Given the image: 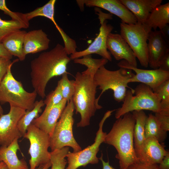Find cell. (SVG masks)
Masks as SVG:
<instances>
[{
  "label": "cell",
  "mask_w": 169,
  "mask_h": 169,
  "mask_svg": "<svg viewBox=\"0 0 169 169\" xmlns=\"http://www.w3.org/2000/svg\"><path fill=\"white\" fill-rule=\"evenodd\" d=\"M23 137L28 139L30 144L28 151L30 156L29 169H36L50 161V152L48 151L50 144L48 134L31 124Z\"/></svg>",
  "instance_id": "obj_9"
},
{
  "label": "cell",
  "mask_w": 169,
  "mask_h": 169,
  "mask_svg": "<svg viewBox=\"0 0 169 169\" xmlns=\"http://www.w3.org/2000/svg\"><path fill=\"white\" fill-rule=\"evenodd\" d=\"M108 61L107 59L103 58L100 59L93 58L91 55L84 56L81 59L74 60V63L85 66L87 69L83 72L93 76H94L100 67L105 66Z\"/></svg>",
  "instance_id": "obj_28"
},
{
  "label": "cell",
  "mask_w": 169,
  "mask_h": 169,
  "mask_svg": "<svg viewBox=\"0 0 169 169\" xmlns=\"http://www.w3.org/2000/svg\"><path fill=\"white\" fill-rule=\"evenodd\" d=\"M135 74L131 69L120 68L114 71L109 70L105 66L100 67L94 76V82L101 90L96 98L97 102L103 93L111 90L113 92L115 100L118 102L123 101L125 95L127 88H130L128 84Z\"/></svg>",
  "instance_id": "obj_6"
},
{
  "label": "cell",
  "mask_w": 169,
  "mask_h": 169,
  "mask_svg": "<svg viewBox=\"0 0 169 169\" xmlns=\"http://www.w3.org/2000/svg\"><path fill=\"white\" fill-rule=\"evenodd\" d=\"M135 119L132 113L128 112L117 119L104 142L113 146L117 153L120 169H127L139 161L134 147L133 133Z\"/></svg>",
  "instance_id": "obj_2"
},
{
  "label": "cell",
  "mask_w": 169,
  "mask_h": 169,
  "mask_svg": "<svg viewBox=\"0 0 169 169\" xmlns=\"http://www.w3.org/2000/svg\"><path fill=\"white\" fill-rule=\"evenodd\" d=\"M12 62L10 60L0 58V83L7 74L9 66Z\"/></svg>",
  "instance_id": "obj_35"
},
{
  "label": "cell",
  "mask_w": 169,
  "mask_h": 169,
  "mask_svg": "<svg viewBox=\"0 0 169 169\" xmlns=\"http://www.w3.org/2000/svg\"><path fill=\"white\" fill-rule=\"evenodd\" d=\"M74 107L73 100L67 102L59 120L50 136V146L51 151L66 146L73 149V152L82 150L73 136V128Z\"/></svg>",
  "instance_id": "obj_7"
},
{
  "label": "cell",
  "mask_w": 169,
  "mask_h": 169,
  "mask_svg": "<svg viewBox=\"0 0 169 169\" xmlns=\"http://www.w3.org/2000/svg\"><path fill=\"white\" fill-rule=\"evenodd\" d=\"M147 41L148 65L153 69H158L161 59L169 51L168 47L160 30H151Z\"/></svg>",
  "instance_id": "obj_17"
},
{
  "label": "cell",
  "mask_w": 169,
  "mask_h": 169,
  "mask_svg": "<svg viewBox=\"0 0 169 169\" xmlns=\"http://www.w3.org/2000/svg\"><path fill=\"white\" fill-rule=\"evenodd\" d=\"M3 110L0 104V115L3 114Z\"/></svg>",
  "instance_id": "obj_43"
},
{
  "label": "cell",
  "mask_w": 169,
  "mask_h": 169,
  "mask_svg": "<svg viewBox=\"0 0 169 169\" xmlns=\"http://www.w3.org/2000/svg\"><path fill=\"white\" fill-rule=\"evenodd\" d=\"M146 139L152 137L156 139L160 143H162L167 136V132L160 127L154 115H149L146 119L145 129Z\"/></svg>",
  "instance_id": "obj_26"
},
{
  "label": "cell",
  "mask_w": 169,
  "mask_h": 169,
  "mask_svg": "<svg viewBox=\"0 0 169 169\" xmlns=\"http://www.w3.org/2000/svg\"><path fill=\"white\" fill-rule=\"evenodd\" d=\"M14 60L10 64L7 72L0 83V104L8 103L26 110H31L34 107L37 94L35 91L29 92L23 88L20 81L17 80L11 72L13 64L19 61Z\"/></svg>",
  "instance_id": "obj_5"
},
{
  "label": "cell",
  "mask_w": 169,
  "mask_h": 169,
  "mask_svg": "<svg viewBox=\"0 0 169 169\" xmlns=\"http://www.w3.org/2000/svg\"><path fill=\"white\" fill-rule=\"evenodd\" d=\"M135 16L137 23L143 24L151 13L162 0H119Z\"/></svg>",
  "instance_id": "obj_19"
},
{
  "label": "cell",
  "mask_w": 169,
  "mask_h": 169,
  "mask_svg": "<svg viewBox=\"0 0 169 169\" xmlns=\"http://www.w3.org/2000/svg\"><path fill=\"white\" fill-rule=\"evenodd\" d=\"M161 100V114L169 115V79L164 81L153 90Z\"/></svg>",
  "instance_id": "obj_29"
},
{
  "label": "cell",
  "mask_w": 169,
  "mask_h": 169,
  "mask_svg": "<svg viewBox=\"0 0 169 169\" xmlns=\"http://www.w3.org/2000/svg\"><path fill=\"white\" fill-rule=\"evenodd\" d=\"M44 100L46 107L44 110H48L53 106L59 103L63 100V98L60 87L58 83L57 85L54 90L51 92L47 96Z\"/></svg>",
  "instance_id": "obj_33"
},
{
  "label": "cell",
  "mask_w": 169,
  "mask_h": 169,
  "mask_svg": "<svg viewBox=\"0 0 169 169\" xmlns=\"http://www.w3.org/2000/svg\"><path fill=\"white\" fill-rule=\"evenodd\" d=\"M103 157V155L102 153H101V156L99 158V159L101 161L102 164V169H116L110 165L109 161L107 162L105 161Z\"/></svg>",
  "instance_id": "obj_41"
},
{
  "label": "cell",
  "mask_w": 169,
  "mask_h": 169,
  "mask_svg": "<svg viewBox=\"0 0 169 169\" xmlns=\"http://www.w3.org/2000/svg\"><path fill=\"white\" fill-rule=\"evenodd\" d=\"M120 35L129 45L141 65L148 66L147 43L148 33L143 24L137 23L128 24L121 22L120 24Z\"/></svg>",
  "instance_id": "obj_8"
},
{
  "label": "cell",
  "mask_w": 169,
  "mask_h": 169,
  "mask_svg": "<svg viewBox=\"0 0 169 169\" xmlns=\"http://www.w3.org/2000/svg\"><path fill=\"white\" fill-rule=\"evenodd\" d=\"M51 166V163L50 161L49 162L44 165L39 166L37 167L36 169H48Z\"/></svg>",
  "instance_id": "obj_42"
},
{
  "label": "cell",
  "mask_w": 169,
  "mask_h": 169,
  "mask_svg": "<svg viewBox=\"0 0 169 169\" xmlns=\"http://www.w3.org/2000/svg\"><path fill=\"white\" fill-rule=\"evenodd\" d=\"M22 28H24L23 26L18 21L3 20L0 18V43L9 34Z\"/></svg>",
  "instance_id": "obj_32"
},
{
  "label": "cell",
  "mask_w": 169,
  "mask_h": 169,
  "mask_svg": "<svg viewBox=\"0 0 169 169\" xmlns=\"http://www.w3.org/2000/svg\"><path fill=\"white\" fill-rule=\"evenodd\" d=\"M120 68L131 69L135 72L134 76L130 79L131 82H140L151 88L153 91L166 80L169 79V72L159 69H144L134 67L125 60H121L117 64Z\"/></svg>",
  "instance_id": "obj_12"
},
{
  "label": "cell",
  "mask_w": 169,
  "mask_h": 169,
  "mask_svg": "<svg viewBox=\"0 0 169 169\" xmlns=\"http://www.w3.org/2000/svg\"><path fill=\"white\" fill-rule=\"evenodd\" d=\"M106 47L116 60H125L137 67L136 58L133 51L120 34L110 33L107 38Z\"/></svg>",
  "instance_id": "obj_15"
},
{
  "label": "cell",
  "mask_w": 169,
  "mask_h": 169,
  "mask_svg": "<svg viewBox=\"0 0 169 169\" xmlns=\"http://www.w3.org/2000/svg\"><path fill=\"white\" fill-rule=\"evenodd\" d=\"M75 91L72 100L76 114L79 113L80 121L77 127H83L90 125L92 117L97 110L102 107L97 102L96 88L94 76L83 72H77L74 80Z\"/></svg>",
  "instance_id": "obj_3"
},
{
  "label": "cell",
  "mask_w": 169,
  "mask_h": 169,
  "mask_svg": "<svg viewBox=\"0 0 169 169\" xmlns=\"http://www.w3.org/2000/svg\"><path fill=\"white\" fill-rule=\"evenodd\" d=\"M100 23L99 33L93 42L86 49L81 51H76L71 54V60H74L92 54H96L108 61H112L111 55L107 48L106 40L108 35L113 30V27L111 24H107L106 20L100 22Z\"/></svg>",
  "instance_id": "obj_13"
},
{
  "label": "cell",
  "mask_w": 169,
  "mask_h": 169,
  "mask_svg": "<svg viewBox=\"0 0 169 169\" xmlns=\"http://www.w3.org/2000/svg\"><path fill=\"white\" fill-rule=\"evenodd\" d=\"M136 120L133 137L134 147L136 154L140 150L144 141L145 125L147 116L143 110L132 112Z\"/></svg>",
  "instance_id": "obj_25"
},
{
  "label": "cell",
  "mask_w": 169,
  "mask_h": 169,
  "mask_svg": "<svg viewBox=\"0 0 169 169\" xmlns=\"http://www.w3.org/2000/svg\"><path fill=\"white\" fill-rule=\"evenodd\" d=\"M0 58L10 60L13 58V56L8 52L2 43H0Z\"/></svg>",
  "instance_id": "obj_38"
},
{
  "label": "cell",
  "mask_w": 169,
  "mask_h": 169,
  "mask_svg": "<svg viewBox=\"0 0 169 169\" xmlns=\"http://www.w3.org/2000/svg\"><path fill=\"white\" fill-rule=\"evenodd\" d=\"M67 103L66 100L63 99L59 103L48 110L44 111L40 115L33 120L31 124L48 134L50 136Z\"/></svg>",
  "instance_id": "obj_18"
},
{
  "label": "cell",
  "mask_w": 169,
  "mask_h": 169,
  "mask_svg": "<svg viewBox=\"0 0 169 169\" xmlns=\"http://www.w3.org/2000/svg\"><path fill=\"white\" fill-rule=\"evenodd\" d=\"M50 40L47 34L42 29L27 32L24 38L23 50L26 56L47 50Z\"/></svg>",
  "instance_id": "obj_20"
},
{
  "label": "cell",
  "mask_w": 169,
  "mask_h": 169,
  "mask_svg": "<svg viewBox=\"0 0 169 169\" xmlns=\"http://www.w3.org/2000/svg\"><path fill=\"white\" fill-rule=\"evenodd\" d=\"M160 169H169V151H168L158 165Z\"/></svg>",
  "instance_id": "obj_39"
},
{
  "label": "cell",
  "mask_w": 169,
  "mask_h": 169,
  "mask_svg": "<svg viewBox=\"0 0 169 169\" xmlns=\"http://www.w3.org/2000/svg\"><path fill=\"white\" fill-rule=\"evenodd\" d=\"M154 116L162 129L167 132L169 131V115L155 113Z\"/></svg>",
  "instance_id": "obj_34"
},
{
  "label": "cell",
  "mask_w": 169,
  "mask_h": 169,
  "mask_svg": "<svg viewBox=\"0 0 169 169\" xmlns=\"http://www.w3.org/2000/svg\"><path fill=\"white\" fill-rule=\"evenodd\" d=\"M0 169H8V167L6 164L3 166L0 167Z\"/></svg>",
  "instance_id": "obj_44"
},
{
  "label": "cell",
  "mask_w": 169,
  "mask_h": 169,
  "mask_svg": "<svg viewBox=\"0 0 169 169\" xmlns=\"http://www.w3.org/2000/svg\"><path fill=\"white\" fill-rule=\"evenodd\" d=\"M69 151V147L66 146L50 152L51 169H65L67 162L65 157Z\"/></svg>",
  "instance_id": "obj_30"
},
{
  "label": "cell",
  "mask_w": 169,
  "mask_h": 169,
  "mask_svg": "<svg viewBox=\"0 0 169 169\" xmlns=\"http://www.w3.org/2000/svg\"><path fill=\"white\" fill-rule=\"evenodd\" d=\"M18 139H15L8 146L0 147V162H4L8 169H29L24 159H19L17 156L19 149Z\"/></svg>",
  "instance_id": "obj_21"
},
{
  "label": "cell",
  "mask_w": 169,
  "mask_h": 169,
  "mask_svg": "<svg viewBox=\"0 0 169 169\" xmlns=\"http://www.w3.org/2000/svg\"><path fill=\"white\" fill-rule=\"evenodd\" d=\"M169 23V3L168 2L156 7L143 24L150 32L152 28L156 30L158 28L161 30Z\"/></svg>",
  "instance_id": "obj_22"
},
{
  "label": "cell",
  "mask_w": 169,
  "mask_h": 169,
  "mask_svg": "<svg viewBox=\"0 0 169 169\" xmlns=\"http://www.w3.org/2000/svg\"><path fill=\"white\" fill-rule=\"evenodd\" d=\"M127 169H160L157 164H147L139 161L130 165Z\"/></svg>",
  "instance_id": "obj_36"
},
{
  "label": "cell",
  "mask_w": 169,
  "mask_h": 169,
  "mask_svg": "<svg viewBox=\"0 0 169 169\" xmlns=\"http://www.w3.org/2000/svg\"><path fill=\"white\" fill-rule=\"evenodd\" d=\"M76 2L80 9L84 5L87 7H97L105 9L121 19V22L128 24L137 23L135 16L119 0H78Z\"/></svg>",
  "instance_id": "obj_14"
},
{
  "label": "cell",
  "mask_w": 169,
  "mask_h": 169,
  "mask_svg": "<svg viewBox=\"0 0 169 169\" xmlns=\"http://www.w3.org/2000/svg\"><path fill=\"white\" fill-rule=\"evenodd\" d=\"M5 164L3 161L0 162V167H1L3 166Z\"/></svg>",
  "instance_id": "obj_45"
},
{
  "label": "cell",
  "mask_w": 169,
  "mask_h": 169,
  "mask_svg": "<svg viewBox=\"0 0 169 169\" xmlns=\"http://www.w3.org/2000/svg\"><path fill=\"white\" fill-rule=\"evenodd\" d=\"M115 110H109L105 114L99 124V128L96 133L94 143L83 150L77 152L69 151L66 156L68 166L66 169H77L79 167H84L88 164H96L98 163L99 158L97 154L101 143L104 142L107 135L103 131V127L106 120Z\"/></svg>",
  "instance_id": "obj_10"
},
{
  "label": "cell",
  "mask_w": 169,
  "mask_h": 169,
  "mask_svg": "<svg viewBox=\"0 0 169 169\" xmlns=\"http://www.w3.org/2000/svg\"><path fill=\"white\" fill-rule=\"evenodd\" d=\"M44 105L43 99L35 101L33 109L31 110H26L25 113L19 120L17 126L22 136L26 133L28 126L33 120L39 116V114L42 112V108Z\"/></svg>",
  "instance_id": "obj_27"
},
{
  "label": "cell",
  "mask_w": 169,
  "mask_h": 169,
  "mask_svg": "<svg viewBox=\"0 0 169 169\" xmlns=\"http://www.w3.org/2000/svg\"><path fill=\"white\" fill-rule=\"evenodd\" d=\"M56 2L55 0H50L42 7L38 8L33 11L24 13V14L28 21L38 16L44 17L50 20L60 33L64 43H67L70 40V38L58 25L54 19V7Z\"/></svg>",
  "instance_id": "obj_24"
},
{
  "label": "cell",
  "mask_w": 169,
  "mask_h": 169,
  "mask_svg": "<svg viewBox=\"0 0 169 169\" xmlns=\"http://www.w3.org/2000/svg\"><path fill=\"white\" fill-rule=\"evenodd\" d=\"M164 143L153 138L145 139L141 148L136 153L140 162L147 164H158L169 151L165 149Z\"/></svg>",
  "instance_id": "obj_16"
},
{
  "label": "cell",
  "mask_w": 169,
  "mask_h": 169,
  "mask_svg": "<svg viewBox=\"0 0 169 169\" xmlns=\"http://www.w3.org/2000/svg\"><path fill=\"white\" fill-rule=\"evenodd\" d=\"M70 60L64 46L58 44L31 61V83L37 95L42 99L46 97L45 89L49 81L54 77L67 73V66Z\"/></svg>",
  "instance_id": "obj_1"
},
{
  "label": "cell",
  "mask_w": 169,
  "mask_h": 169,
  "mask_svg": "<svg viewBox=\"0 0 169 169\" xmlns=\"http://www.w3.org/2000/svg\"><path fill=\"white\" fill-rule=\"evenodd\" d=\"M160 31L162 37L165 41L166 40L168 41V39H169V27L168 24L166 25Z\"/></svg>",
  "instance_id": "obj_40"
},
{
  "label": "cell",
  "mask_w": 169,
  "mask_h": 169,
  "mask_svg": "<svg viewBox=\"0 0 169 169\" xmlns=\"http://www.w3.org/2000/svg\"><path fill=\"white\" fill-rule=\"evenodd\" d=\"M26 32L20 29L14 31L6 36L2 42L11 55L17 57L21 61L24 60L26 56L23 53V46L24 38Z\"/></svg>",
  "instance_id": "obj_23"
},
{
  "label": "cell",
  "mask_w": 169,
  "mask_h": 169,
  "mask_svg": "<svg viewBox=\"0 0 169 169\" xmlns=\"http://www.w3.org/2000/svg\"><path fill=\"white\" fill-rule=\"evenodd\" d=\"M26 111L10 105V110L8 114L0 115V145L8 146L15 139L22 137L17 125Z\"/></svg>",
  "instance_id": "obj_11"
},
{
  "label": "cell",
  "mask_w": 169,
  "mask_h": 169,
  "mask_svg": "<svg viewBox=\"0 0 169 169\" xmlns=\"http://www.w3.org/2000/svg\"><path fill=\"white\" fill-rule=\"evenodd\" d=\"M58 83L60 86L63 99L67 102L72 99L75 91L74 80H69L67 73H66L62 75Z\"/></svg>",
  "instance_id": "obj_31"
},
{
  "label": "cell",
  "mask_w": 169,
  "mask_h": 169,
  "mask_svg": "<svg viewBox=\"0 0 169 169\" xmlns=\"http://www.w3.org/2000/svg\"><path fill=\"white\" fill-rule=\"evenodd\" d=\"M158 69L164 71L169 72V51L166 53L161 59Z\"/></svg>",
  "instance_id": "obj_37"
},
{
  "label": "cell",
  "mask_w": 169,
  "mask_h": 169,
  "mask_svg": "<svg viewBox=\"0 0 169 169\" xmlns=\"http://www.w3.org/2000/svg\"><path fill=\"white\" fill-rule=\"evenodd\" d=\"M121 107L116 110L117 119L125 114L134 111H151L155 113L161 112V100L149 86L141 83L134 89L127 90Z\"/></svg>",
  "instance_id": "obj_4"
}]
</instances>
